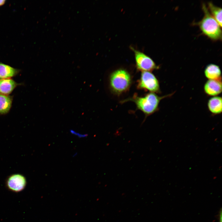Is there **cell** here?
Returning <instances> with one entry per match:
<instances>
[{"mask_svg":"<svg viewBox=\"0 0 222 222\" xmlns=\"http://www.w3.org/2000/svg\"><path fill=\"white\" fill-rule=\"evenodd\" d=\"M202 9L204 15L198 24L202 32L208 37L214 40H221V27L211 15L206 5L203 4Z\"/></svg>","mask_w":222,"mask_h":222,"instance_id":"6da1fadb","label":"cell"},{"mask_svg":"<svg viewBox=\"0 0 222 222\" xmlns=\"http://www.w3.org/2000/svg\"><path fill=\"white\" fill-rule=\"evenodd\" d=\"M138 89L148 90L152 92H158L159 90V82L151 72H142L137 84Z\"/></svg>","mask_w":222,"mask_h":222,"instance_id":"277c9868","label":"cell"},{"mask_svg":"<svg viewBox=\"0 0 222 222\" xmlns=\"http://www.w3.org/2000/svg\"><path fill=\"white\" fill-rule=\"evenodd\" d=\"M77 155V153H76L74 154L73 155V157H75V156H76Z\"/></svg>","mask_w":222,"mask_h":222,"instance_id":"e0dca14e","label":"cell"},{"mask_svg":"<svg viewBox=\"0 0 222 222\" xmlns=\"http://www.w3.org/2000/svg\"><path fill=\"white\" fill-rule=\"evenodd\" d=\"M218 219L219 222H222V211L221 209L219 213Z\"/></svg>","mask_w":222,"mask_h":222,"instance_id":"9a60e30c","label":"cell"},{"mask_svg":"<svg viewBox=\"0 0 222 222\" xmlns=\"http://www.w3.org/2000/svg\"><path fill=\"white\" fill-rule=\"evenodd\" d=\"M222 98L215 96L210 98L208 102V106L209 110L212 113L218 114L222 112Z\"/></svg>","mask_w":222,"mask_h":222,"instance_id":"8fae6325","label":"cell"},{"mask_svg":"<svg viewBox=\"0 0 222 222\" xmlns=\"http://www.w3.org/2000/svg\"><path fill=\"white\" fill-rule=\"evenodd\" d=\"M18 85L17 83L10 78L0 79V94L8 95Z\"/></svg>","mask_w":222,"mask_h":222,"instance_id":"ba28073f","label":"cell"},{"mask_svg":"<svg viewBox=\"0 0 222 222\" xmlns=\"http://www.w3.org/2000/svg\"><path fill=\"white\" fill-rule=\"evenodd\" d=\"M208 9L210 11L211 14L221 27L222 25L221 8L215 6L211 2L208 3Z\"/></svg>","mask_w":222,"mask_h":222,"instance_id":"4fadbf2b","label":"cell"},{"mask_svg":"<svg viewBox=\"0 0 222 222\" xmlns=\"http://www.w3.org/2000/svg\"><path fill=\"white\" fill-rule=\"evenodd\" d=\"M6 1L4 0H0V6H2L5 3Z\"/></svg>","mask_w":222,"mask_h":222,"instance_id":"2e32d148","label":"cell"},{"mask_svg":"<svg viewBox=\"0 0 222 222\" xmlns=\"http://www.w3.org/2000/svg\"><path fill=\"white\" fill-rule=\"evenodd\" d=\"M163 98L159 97L154 93L151 92L143 97H138L135 94L132 97L125 100L122 102L123 103L128 101L134 102L137 108L147 116L157 110L159 103Z\"/></svg>","mask_w":222,"mask_h":222,"instance_id":"7a4b0ae2","label":"cell"},{"mask_svg":"<svg viewBox=\"0 0 222 222\" xmlns=\"http://www.w3.org/2000/svg\"><path fill=\"white\" fill-rule=\"evenodd\" d=\"M70 133L80 138H86L88 135L87 134H82L72 129L70 130Z\"/></svg>","mask_w":222,"mask_h":222,"instance_id":"5bb4252c","label":"cell"},{"mask_svg":"<svg viewBox=\"0 0 222 222\" xmlns=\"http://www.w3.org/2000/svg\"><path fill=\"white\" fill-rule=\"evenodd\" d=\"M204 74L209 80H219L221 76V71L218 66L210 64L205 68Z\"/></svg>","mask_w":222,"mask_h":222,"instance_id":"30bf717a","label":"cell"},{"mask_svg":"<svg viewBox=\"0 0 222 222\" xmlns=\"http://www.w3.org/2000/svg\"><path fill=\"white\" fill-rule=\"evenodd\" d=\"M131 48L134 53L136 67L138 70L144 72L158 69V67L150 57L132 47Z\"/></svg>","mask_w":222,"mask_h":222,"instance_id":"5b68a950","label":"cell"},{"mask_svg":"<svg viewBox=\"0 0 222 222\" xmlns=\"http://www.w3.org/2000/svg\"><path fill=\"white\" fill-rule=\"evenodd\" d=\"M131 81L130 73L122 69L115 71L111 73L109 77L110 88L114 93L118 95L128 90Z\"/></svg>","mask_w":222,"mask_h":222,"instance_id":"3957f363","label":"cell"},{"mask_svg":"<svg viewBox=\"0 0 222 222\" xmlns=\"http://www.w3.org/2000/svg\"><path fill=\"white\" fill-rule=\"evenodd\" d=\"M12 98L8 95L0 94V114L7 113L11 106Z\"/></svg>","mask_w":222,"mask_h":222,"instance_id":"7c38bea8","label":"cell"},{"mask_svg":"<svg viewBox=\"0 0 222 222\" xmlns=\"http://www.w3.org/2000/svg\"><path fill=\"white\" fill-rule=\"evenodd\" d=\"M20 70L0 62V79L10 78L16 76Z\"/></svg>","mask_w":222,"mask_h":222,"instance_id":"9c48e42d","label":"cell"},{"mask_svg":"<svg viewBox=\"0 0 222 222\" xmlns=\"http://www.w3.org/2000/svg\"><path fill=\"white\" fill-rule=\"evenodd\" d=\"M25 177L20 174H14L10 175L6 181V185L10 190L15 192L22 191L27 185Z\"/></svg>","mask_w":222,"mask_h":222,"instance_id":"8992f818","label":"cell"},{"mask_svg":"<svg viewBox=\"0 0 222 222\" xmlns=\"http://www.w3.org/2000/svg\"><path fill=\"white\" fill-rule=\"evenodd\" d=\"M204 89L205 92L208 95L212 96H216L222 92L221 82L220 80H209L205 83Z\"/></svg>","mask_w":222,"mask_h":222,"instance_id":"52a82bcc","label":"cell"}]
</instances>
